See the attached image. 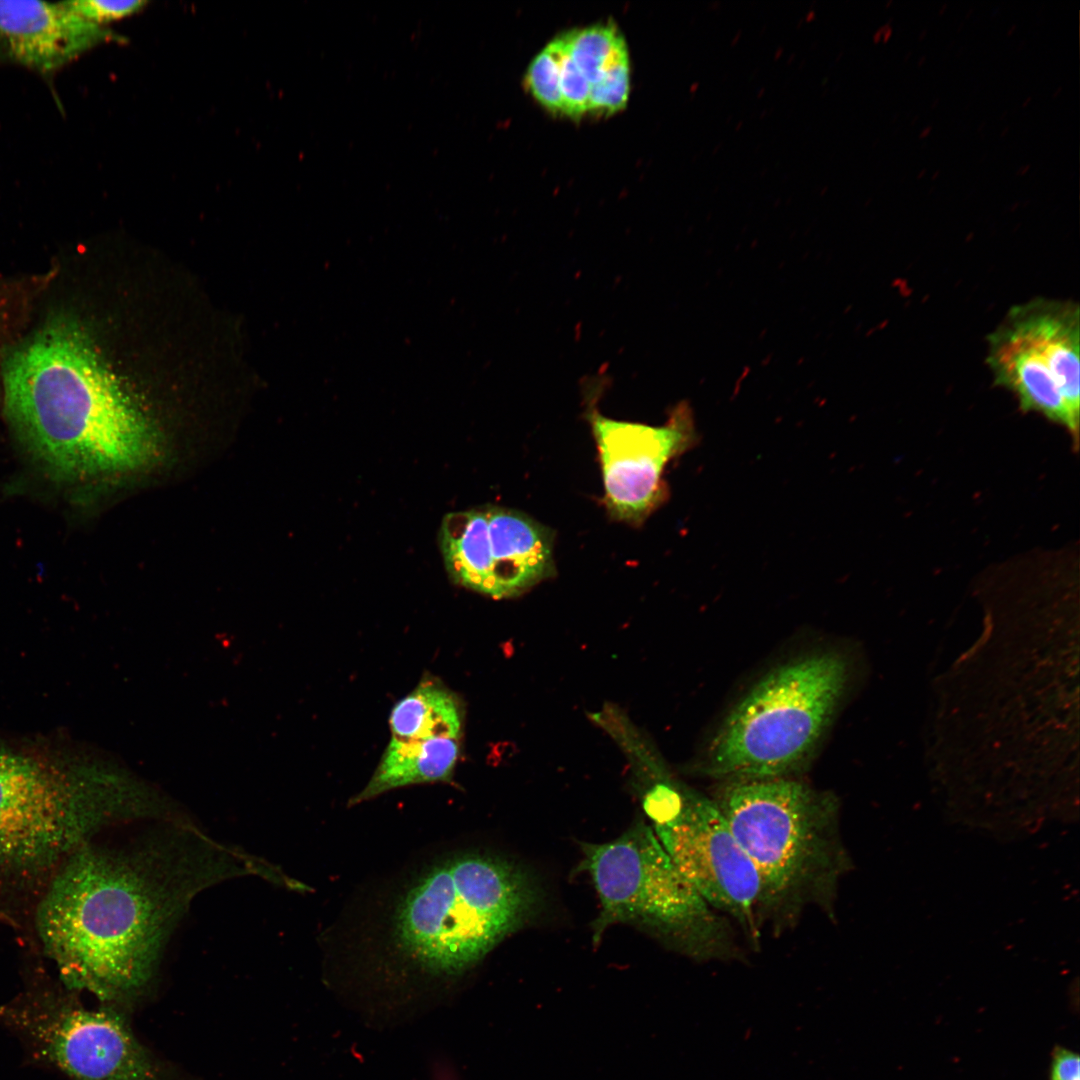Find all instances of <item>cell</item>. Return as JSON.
<instances>
[{
  "label": "cell",
  "instance_id": "obj_39",
  "mask_svg": "<svg viewBox=\"0 0 1080 1080\" xmlns=\"http://www.w3.org/2000/svg\"><path fill=\"white\" fill-rule=\"evenodd\" d=\"M891 3H892V0H888V1L886 2L885 6L887 7V6H889V5L891 4Z\"/></svg>",
  "mask_w": 1080,
  "mask_h": 1080
},
{
  "label": "cell",
  "instance_id": "obj_21",
  "mask_svg": "<svg viewBox=\"0 0 1080 1080\" xmlns=\"http://www.w3.org/2000/svg\"><path fill=\"white\" fill-rule=\"evenodd\" d=\"M70 6L86 20L104 26L139 11L144 1L77 0L68 1Z\"/></svg>",
  "mask_w": 1080,
  "mask_h": 1080
},
{
  "label": "cell",
  "instance_id": "obj_8",
  "mask_svg": "<svg viewBox=\"0 0 1080 1080\" xmlns=\"http://www.w3.org/2000/svg\"><path fill=\"white\" fill-rule=\"evenodd\" d=\"M38 974L0 1004V1024L30 1056L71 1080H167L166 1073L111 1008L84 1007L74 991Z\"/></svg>",
  "mask_w": 1080,
  "mask_h": 1080
},
{
  "label": "cell",
  "instance_id": "obj_15",
  "mask_svg": "<svg viewBox=\"0 0 1080 1080\" xmlns=\"http://www.w3.org/2000/svg\"><path fill=\"white\" fill-rule=\"evenodd\" d=\"M459 755L460 739L457 738H391L371 779L351 798L349 805L362 803L398 787L447 782L452 778Z\"/></svg>",
  "mask_w": 1080,
  "mask_h": 1080
},
{
  "label": "cell",
  "instance_id": "obj_36",
  "mask_svg": "<svg viewBox=\"0 0 1080 1080\" xmlns=\"http://www.w3.org/2000/svg\"><path fill=\"white\" fill-rule=\"evenodd\" d=\"M938 102H939V99H938V98H935V99L933 100V102H932L931 108H934V107H935V106L937 105V103H938Z\"/></svg>",
  "mask_w": 1080,
  "mask_h": 1080
},
{
  "label": "cell",
  "instance_id": "obj_25",
  "mask_svg": "<svg viewBox=\"0 0 1080 1080\" xmlns=\"http://www.w3.org/2000/svg\"><path fill=\"white\" fill-rule=\"evenodd\" d=\"M892 31H893V30H892V28H891V26H890L889 28H887V29H886V30H885V31H884V32L882 33V35H883V41H884V42H887V41H888V39H889V38L891 37V35H892Z\"/></svg>",
  "mask_w": 1080,
  "mask_h": 1080
},
{
  "label": "cell",
  "instance_id": "obj_4",
  "mask_svg": "<svg viewBox=\"0 0 1080 1080\" xmlns=\"http://www.w3.org/2000/svg\"><path fill=\"white\" fill-rule=\"evenodd\" d=\"M714 800L758 874L761 920L791 923L809 907L833 914L851 864L834 793L782 777L726 781Z\"/></svg>",
  "mask_w": 1080,
  "mask_h": 1080
},
{
  "label": "cell",
  "instance_id": "obj_2",
  "mask_svg": "<svg viewBox=\"0 0 1080 1080\" xmlns=\"http://www.w3.org/2000/svg\"><path fill=\"white\" fill-rule=\"evenodd\" d=\"M4 412L56 477L85 479L148 462L157 437L84 329L57 316L2 358Z\"/></svg>",
  "mask_w": 1080,
  "mask_h": 1080
},
{
  "label": "cell",
  "instance_id": "obj_5",
  "mask_svg": "<svg viewBox=\"0 0 1080 1080\" xmlns=\"http://www.w3.org/2000/svg\"><path fill=\"white\" fill-rule=\"evenodd\" d=\"M539 889L518 865L465 853L435 865L399 903L398 948L421 972L460 976L536 912Z\"/></svg>",
  "mask_w": 1080,
  "mask_h": 1080
},
{
  "label": "cell",
  "instance_id": "obj_7",
  "mask_svg": "<svg viewBox=\"0 0 1080 1080\" xmlns=\"http://www.w3.org/2000/svg\"><path fill=\"white\" fill-rule=\"evenodd\" d=\"M581 850L579 869L600 900L594 943L611 925L633 923L695 961L739 958L727 918L680 873L643 820L612 841L582 843Z\"/></svg>",
  "mask_w": 1080,
  "mask_h": 1080
},
{
  "label": "cell",
  "instance_id": "obj_32",
  "mask_svg": "<svg viewBox=\"0 0 1080 1080\" xmlns=\"http://www.w3.org/2000/svg\"><path fill=\"white\" fill-rule=\"evenodd\" d=\"M1032 100V96H1028L1022 103V106H1026Z\"/></svg>",
  "mask_w": 1080,
  "mask_h": 1080
},
{
  "label": "cell",
  "instance_id": "obj_30",
  "mask_svg": "<svg viewBox=\"0 0 1080 1080\" xmlns=\"http://www.w3.org/2000/svg\"><path fill=\"white\" fill-rule=\"evenodd\" d=\"M927 34V29H923L919 34V40H922Z\"/></svg>",
  "mask_w": 1080,
  "mask_h": 1080
},
{
  "label": "cell",
  "instance_id": "obj_38",
  "mask_svg": "<svg viewBox=\"0 0 1080 1080\" xmlns=\"http://www.w3.org/2000/svg\"><path fill=\"white\" fill-rule=\"evenodd\" d=\"M972 11H973V8L971 7V8L969 9V11H967V13H966V16L968 17V16H969V15H970V14L972 13Z\"/></svg>",
  "mask_w": 1080,
  "mask_h": 1080
},
{
  "label": "cell",
  "instance_id": "obj_6",
  "mask_svg": "<svg viewBox=\"0 0 1080 1080\" xmlns=\"http://www.w3.org/2000/svg\"><path fill=\"white\" fill-rule=\"evenodd\" d=\"M848 677L846 658L834 651L773 669L730 711L696 770L725 782L791 777L829 727Z\"/></svg>",
  "mask_w": 1080,
  "mask_h": 1080
},
{
  "label": "cell",
  "instance_id": "obj_18",
  "mask_svg": "<svg viewBox=\"0 0 1080 1080\" xmlns=\"http://www.w3.org/2000/svg\"><path fill=\"white\" fill-rule=\"evenodd\" d=\"M526 83L532 95L547 110L563 113L559 53L555 41L532 60L527 70Z\"/></svg>",
  "mask_w": 1080,
  "mask_h": 1080
},
{
  "label": "cell",
  "instance_id": "obj_27",
  "mask_svg": "<svg viewBox=\"0 0 1080 1080\" xmlns=\"http://www.w3.org/2000/svg\"><path fill=\"white\" fill-rule=\"evenodd\" d=\"M1016 28H1017V25H1016V24H1012V25H1011V26L1009 27V29L1007 30V34H1008V35H1011V34H1012V33L1014 32V30H1015Z\"/></svg>",
  "mask_w": 1080,
  "mask_h": 1080
},
{
  "label": "cell",
  "instance_id": "obj_12",
  "mask_svg": "<svg viewBox=\"0 0 1080 1080\" xmlns=\"http://www.w3.org/2000/svg\"><path fill=\"white\" fill-rule=\"evenodd\" d=\"M118 39L80 16L69 2L0 0V64L51 80L99 44Z\"/></svg>",
  "mask_w": 1080,
  "mask_h": 1080
},
{
  "label": "cell",
  "instance_id": "obj_28",
  "mask_svg": "<svg viewBox=\"0 0 1080 1080\" xmlns=\"http://www.w3.org/2000/svg\"><path fill=\"white\" fill-rule=\"evenodd\" d=\"M925 60H926V56L922 55L917 61L918 66H921L924 63Z\"/></svg>",
  "mask_w": 1080,
  "mask_h": 1080
},
{
  "label": "cell",
  "instance_id": "obj_35",
  "mask_svg": "<svg viewBox=\"0 0 1080 1080\" xmlns=\"http://www.w3.org/2000/svg\"><path fill=\"white\" fill-rule=\"evenodd\" d=\"M1008 131H1009V126H1006V127H1004V129H1003V131L1001 132V134H1000V135H1001V136H1004V135H1005V133H1007Z\"/></svg>",
  "mask_w": 1080,
  "mask_h": 1080
},
{
  "label": "cell",
  "instance_id": "obj_16",
  "mask_svg": "<svg viewBox=\"0 0 1080 1080\" xmlns=\"http://www.w3.org/2000/svg\"><path fill=\"white\" fill-rule=\"evenodd\" d=\"M390 728L391 738L400 740L460 739L462 706L444 686L432 680L423 681L394 706Z\"/></svg>",
  "mask_w": 1080,
  "mask_h": 1080
},
{
  "label": "cell",
  "instance_id": "obj_26",
  "mask_svg": "<svg viewBox=\"0 0 1080 1080\" xmlns=\"http://www.w3.org/2000/svg\"><path fill=\"white\" fill-rule=\"evenodd\" d=\"M881 35H882L881 31H880V30L878 29V30L876 31V33L874 34V36H873V38H874V41H875V42L879 41V40H880V37H881Z\"/></svg>",
  "mask_w": 1080,
  "mask_h": 1080
},
{
  "label": "cell",
  "instance_id": "obj_40",
  "mask_svg": "<svg viewBox=\"0 0 1080 1080\" xmlns=\"http://www.w3.org/2000/svg\"><path fill=\"white\" fill-rule=\"evenodd\" d=\"M918 117L919 115H916L911 122L914 123Z\"/></svg>",
  "mask_w": 1080,
  "mask_h": 1080
},
{
  "label": "cell",
  "instance_id": "obj_13",
  "mask_svg": "<svg viewBox=\"0 0 1080 1080\" xmlns=\"http://www.w3.org/2000/svg\"><path fill=\"white\" fill-rule=\"evenodd\" d=\"M986 363L993 383L1012 392L1023 413L1036 412L1066 428L1079 447V419L1070 411L1042 354L1003 319L987 337Z\"/></svg>",
  "mask_w": 1080,
  "mask_h": 1080
},
{
  "label": "cell",
  "instance_id": "obj_17",
  "mask_svg": "<svg viewBox=\"0 0 1080 1080\" xmlns=\"http://www.w3.org/2000/svg\"><path fill=\"white\" fill-rule=\"evenodd\" d=\"M561 39L568 54L590 85L627 56L624 39L614 24L594 25L569 32Z\"/></svg>",
  "mask_w": 1080,
  "mask_h": 1080
},
{
  "label": "cell",
  "instance_id": "obj_9",
  "mask_svg": "<svg viewBox=\"0 0 1080 1080\" xmlns=\"http://www.w3.org/2000/svg\"><path fill=\"white\" fill-rule=\"evenodd\" d=\"M659 842L680 873L752 940L759 937L761 885L715 800L672 776L638 792Z\"/></svg>",
  "mask_w": 1080,
  "mask_h": 1080
},
{
  "label": "cell",
  "instance_id": "obj_3",
  "mask_svg": "<svg viewBox=\"0 0 1080 1080\" xmlns=\"http://www.w3.org/2000/svg\"><path fill=\"white\" fill-rule=\"evenodd\" d=\"M145 815L142 798L85 765L64 741L0 737V925L28 930L79 848Z\"/></svg>",
  "mask_w": 1080,
  "mask_h": 1080
},
{
  "label": "cell",
  "instance_id": "obj_1",
  "mask_svg": "<svg viewBox=\"0 0 1080 1080\" xmlns=\"http://www.w3.org/2000/svg\"><path fill=\"white\" fill-rule=\"evenodd\" d=\"M263 864L186 824L122 843L92 840L51 881L28 931L61 984L104 1002L136 996L192 899Z\"/></svg>",
  "mask_w": 1080,
  "mask_h": 1080
},
{
  "label": "cell",
  "instance_id": "obj_20",
  "mask_svg": "<svg viewBox=\"0 0 1080 1080\" xmlns=\"http://www.w3.org/2000/svg\"><path fill=\"white\" fill-rule=\"evenodd\" d=\"M555 43L559 53L563 113L577 118L589 112L590 83L571 59L561 37Z\"/></svg>",
  "mask_w": 1080,
  "mask_h": 1080
},
{
  "label": "cell",
  "instance_id": "obj_37",
  "mask_svg": "<svg viewBox=\"0 0 1080 1080\" xmlns=\"http://www.w3.org/2000/svg\"><path fill=\"white\" fill-rule=\"evenodd\" d=\"M911 54H912V51H911V50H909V51H908V52H907V53L905 54V57H904V59H905V60H907V59L909 58V56H910Z\"/></svg>",
  "mask_w": 1080,
  "mask_h": 1080
},
{
  "label": "cell",
  "instance_id": "obj_33",
  "mask_svg": "<svg viewBox=\"0 0 1080 1080\" xmlns=\"http://www.w3.org/2000/svg\"><path fill=\"white\" fill-rule=\"evenodd\" d=\"M925 173H926V169H925V168H923V169H921V170H920V171L918 172V174H917V177H918V178H921V177H923V175H924Z\"/></svg>",
  "mask_w": 1080,
  "mask_h": 1080
},
{
  "label": "cell",
  "instance_id": "obj_14",
  "mask_svg": "<svg viewBox=\"0 0 1080 1080\" xmlns=\"http://www.w3.org/2000/svg\"><path fill=\"white\" fill-rule=\"evenodd\" d=\"M1004 318L1042 354L1071 413L1079 419V305L1037 297L1011 307Z\"/></svg>",
  "mask_w": 1080,
  "mask_h": 1080
},
{
  "label": "cell",
  "instance_id": "obj_23",
  "mask_svg": "<svg viewBox=\"0 0 1080 1080\" xmlns=\"http://www.w3.org/2000/svg\"><path fill=\"white\" fill-rule=\"evenodd\" d=\"M931 130H932V126H931V125L925 126V127H924V128H923V129L921 130V132L919 133V138H924V137L928 136V134H929V133L931 132Z\"/></svg>",
  "mask_w": 1080,
  "mask_h": 1080
},
{
  "label": "cell",
  "instance_id": "obj_31",
  "mask_svg": "<svg viewBox=\"0 0 1080 1080\" xmlns=\"http://www.w3.org/2000/svg\"><path fill=\"white\" fill-rule=\"evenodd\" d=\"M1061 90H1062L1061 86L1057 87V89L1053 92L1052 96L1056 97L1061 92Z\"/></svg>",
  "mask_w": 1080,
  "mask_h": 1080
},
{
  "label": "cell",
  "instance_id": "obj_34",
  "mask_svg": "<svg viewBox=\"0 0 1080 1080\" xmlns=\"http://www.w3.org/2000/svg\"><path fill=\"white\" fill-rule=\"evenodd\" d=\"M939 173H940V170H936V171H934V172H933V174H932V177H931V178H932V179H935V178H937V177H938V175H939Z\"/></svg>",
  "mask_w": 1080,
  "mask_h": 1080
},
{
  "label": "cell",
  "instance_id": "obj_19",
  "mask_svg": "<svg viewBox=\"0 0 1080 1080\" xmlns=\"http://www.w3.org/2000/svg\"><path fill=\"white\" fill-rule=\"evenodd\" d=\"M630 90L628 55L608 69L596 83L590 85L589 111L612 114L622 110Z\"/></svg>",
  "mask_w": 1080,
  "mask_h": 1080
},
{
  "label": "cell",
  "instance_id": "obj_24",
  "mask_svg": "<svg viewBox=\"0 0 1080 1080\" xmlns=\"http://www.w3.org/2000/svg\"><path fill=\"white\" fill-rule=\"evenodd\" d=\"M1030 167H1031L1030 164L1022 165V166L1019 167L1016 174L1017 175H1023L1030 169Z\"/></svg>",
  "mask_w": 1080,
  "mask_h": 1080
},
{
  "label": "cell",
  "instance_id": "obj_11",
  "mask_svg": "<svg viewBox=\"0 0 1080 1080\" xmlns=\"http://www.w3.org/2000/svg\"><path fill=\"white\" fill-rule=\"evenodd\" d=\"M606 375L584 385L585 417L595 439L609 515L620 521L642 523L666 496L663 474L668 463L694 447L698 438L686 401L674 406L659 426L604 416L596 406Z\"/></svg>",
  "mask_w": 1080,
  "mask_h": 1080
},
{
  "label": "cell",
  "instance_id": "obj_29",
  "mask_svg": "<svg viewBox=\"0 0 1080 1080\" xmlns=\"http://www.w3.org/2000/svg\"><path fill=\"white\" fill-rule=\"evenodd\" d=\"M946 8H947V3L942 4L939 11H938V13L940 15L943 14V12L946 10Z\"/></svg>",
  "mask_w": 1080,
  "mask_h": 1080
},
{
  "label": "cell",
  "instance_id": "obj_10",
  "mask_svg": "<svg viewBox=\"0 0 1080 1080\" xmlns=\"http://www.w3.org/2000/svg\"><path fill=\"white\" fill-rule=\"evenodd\" d=\"M439 546L455 584L495 599L519 596L555 571L551 530L506 507L447 513Z\"/></svg>",
  "mask_w": 1080,
  "mask_h": 1080
},
{
  "label": "cell",
  "instance_id": "obj_22",
  "mask_svg": "<svg viewBox=\"0 0 1080 1080\" xmlns=\"http://www.w3.org/2000/svg\"><path fill=\"white\" fill-rule=\"evenodd\" d=\"M1052 1080H1079V1057L1069 1050L1057 1048L1053 1059Z\"/></svg>",
  "mask_w": 1080,
  "mask_h": 1080
}]
</instances>
